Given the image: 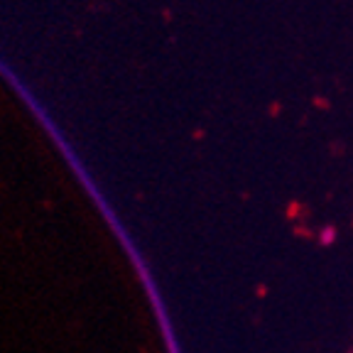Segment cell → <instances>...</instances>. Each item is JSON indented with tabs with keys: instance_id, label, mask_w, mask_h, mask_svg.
<instances>
[{
	"instance_id": "cell-1",
	"label": "cell",
	"mask_w": 353,
	"mask_h": 353,
	"mask_svg": "<svg viewBox=\"0 0 353 353\" xmlns=\"http://www.w3.org/2000/svg\"><path fill=\"white\" fill-rule=\"evenodd\" d=\"M336 241V228L334 226H324L319 231V243L321 245H331V243Z\"/></svg>"
}]
</instances>
